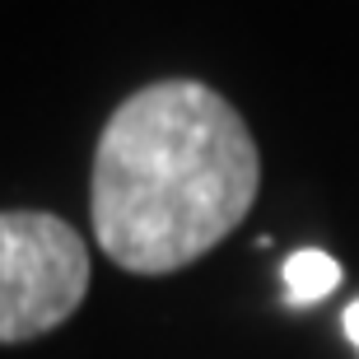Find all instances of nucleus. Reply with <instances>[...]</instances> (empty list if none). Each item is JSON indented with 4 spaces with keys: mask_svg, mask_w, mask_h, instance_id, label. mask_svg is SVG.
I'll return each mask as SVG.
<instances>
[{
    "mask_svg": "<svg viewBox=\"0 0 359 359\" xmlns=\"http://www.w3.org/2000/svg\"><path fill=\"white\" fill-rule=\"evenodd\" d=\"M262 154L210 84L159 80L107 117L93 149V238L131 276H173L248 219Z\"/></svg>",
    "mask_w": 359,
    "mask_h": 359,
    "instance_id": "f257e3e1",
    "label": "nucleus"
},
{
    "mask_svg": "<svg viewBox=\"0 0 359 359\" xmlns=\"http://www.w3.org/2000/svg\"><path fill=\"white\" fill-rule=\"evenodd\" d=\"M89 290V248L52 210H0V346L38 341L75 318Z\"/></svg>",
    "mask_w": 359,
    "mask_h": 359,
    "instance_id": "f03ea898",
    "label": "nucleus"
},
{
    "mask_svg": "<svg viewBox=\"0 0 359 359\" xmlns=\"http://www.w3.org/2000/svg\"><path fill=\"white\" fill-rule=\"evenodd\" d=\"M341 285V262L332 252H322V248H304V252L285 257V299L294 308L304 304H322L327 294Z\"/></svg>",
    "mask_w": 359,
    "mask_h": 359,
    "instance_id": "7ed1b4c3",
    "label": "nucleus"
},
{
    "mask_svg": "<svg viewBox=\"0 0 359 359\" xmlns=\"http://www.w3.org/2000/svg\"><path fill=\"white\" fill-rule=\"evenodd\" d=\"M341 327H346V336H350V346L359 350V299L346 308V318H341Z\"/></svg>",
    "mask_w": 359,
    "mask_h": 359,
    "instance_id": "20e7f679",
    "label": "nucleus"
}]
</instances>
